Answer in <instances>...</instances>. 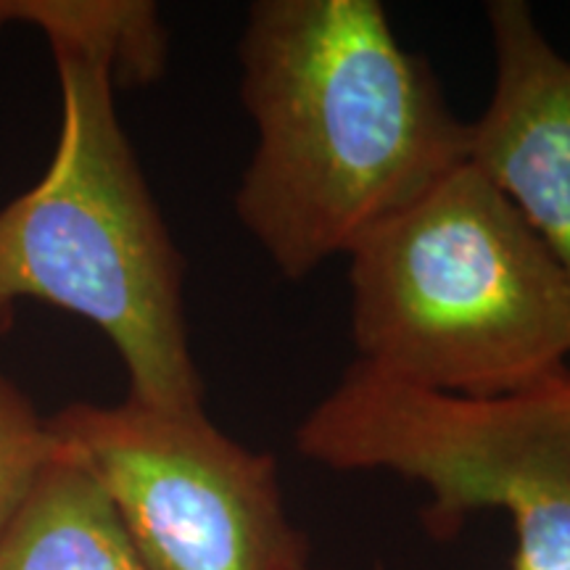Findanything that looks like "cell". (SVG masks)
Returning a JSON list of instances; mask_svg holds the SVG:
<instances>
[{"label":"cell","mask_w":570,"mask_h":570,"mask_svg":"<svg viewBox=\"0 0 570 570\" xmlns=\"http://www.w3.org/2000/svg\"><path fill=\"white\" fill-rule=\"evenodd\" d=\"M238 63L256 142L233 206L288 281L352 254L468 159V122L377 0H256Z\"/></svg>","instance_id":"1"},{"label":"cell","mask_w":570,"mask_h":570,"mask_svg":"<svg viewBox=\"0 0 570 570\" xmlns=\"http://www.w3.org/2000/svg\"><path fill=\"white\" fill-rule=\"evenodd\" d=\"M356 365L454 399L570 365V285L515 206L460 161L348 254Z\"/></svg>","instance_id":"2"},{"label":"cell","mask_w":570,"mask_h":570,"mask_svg":"<svg viewBox=\"0 0 570 570\" xmlns=\"http://www.w3.org/2000/svg\"><path fill=\"white\" fill-rule=\"evenodd\" d=\"M61 130L48 173L0 209V336L19 302L88 320L122 360L135 404L204 412L183 309V256L119 122L111 56L48 42Z\"/></svg>","instance_id":"3"},{"label":"cell","mask_w":570,"mask_h":570,"mask_svg":"<svg viewBox=\"0 0 570 570\" xmlns=\"http://www.w3.org/2000/svg\"><path fill=\"white\" fill-rule=\"evenodd\" d=\"M298 458L336 473H391L428 494L425 525L510 518V570H570V365L497 399L383 381L354 362L294 433Z\"/></svg>","instance_id":"4"},{"label":"cell","mask_w":570,"mask_h":570,"mask_svg":"<svg viewBox=\"0 0 570 570\" xmlns=\"http://www.w3.org/2000/svg\"><path fill=\"white\" fill-rule=\"evenodd\" d=\"M48 428L101 487L146 570H315L273 454L206 412L80 402Z\"/></svg>","instance_id":"5"},{"label":"cell","mask_w":570,"mask_h":570,"mask_svg":"<svg viewBox=\"0 0 570 570\" xmlns=\"http://www.w3.org/2000/svg\"><path fill=\"white\" fill-rule=\"evenodd\" d=\"M494 88L468 159L515 206L570 285V59L523 0L487 6Z\"/></svg>","instance_id":"6"},{"label":"cell","mask_w":570,"mask_h":570,"mask_svg":"<svg viewBox=\"0 0 570 570\" xmlns=\"http://www.w3.org/2000/svg\"><path fill=\"white\" fill-rule=\"evenodd\" d=\"M0 570L146 568L88 468L59 446L0 533Z\"/></svg>","instance_id":"7"},{"label":"cell","mask_w":570,"mask_h":570,"mask_svg":"<svg viewBox=\"0 0 570 570\" xmlns=\"http://www.w3.org/2000/svg\"><path fill=\"white\" fill-rule=\"evenodd\" d=\"M13 24H30L48 42H75L109 53L117 85H146L167 67V30L146 0H11Z\"/></svg>","instance_id":"8"},{"label":"cell","mask_w":570,"mask_h":570,"mask_svg":"<svg viewBox=\"0 0 570 570\" xmlns=\"http://www.w3.org/2000/svg\"><path fill=\"white\" fill-rule=\"evenodd\" d=\"M56 452L59 444L48 420L38 415L24 391L0 375V533L30 497Z\"/></svg>","instance_id":"9"},{"label":"cell","mask_w":570,"mask_h":570,"mask_svg":"<svg viewBox=\"0 0 570 570\" xmlns=\"http://www.w3.org/2000/svg\"><path fill=\"white\" fill-rule=\"evenodd\" d=\"M13 24V3L11 0H0V30Z\"/></svg>","instance_id":"10"}]
</instances>
